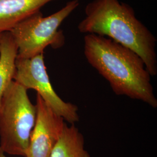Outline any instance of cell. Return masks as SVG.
Segmentation results:
<instances>
[{"label":"cell","instance_id":"obj_1","mask_svg":"<svg viewBox=\"0 0 157 157\" xmlns=\"http://www.w3.org/2000/svg\"><path fill=\"white\" fill-rule=\"evenodd\" d=\"M84 54L87 62L107 80L117 95L157 108L151 75L141 58L133 51L106 37L86 34Z\"/></svg>","mask_w":157,"mask_h":157},{"label":"cell","instance_id":"obj_2","mask_svg":"<svg viewBox=\"0 0 157 157\" xmlns=\"http://www.w3.org/2000/svg\"><path fill=\"white\" fill-rule=\"evenodd\" d=\"M79 22L82 33L106 37L140 57L151 75H157V39L136 16L133 8L119 0H92Z\"/></svg>","mask_w":157,"mask_h":157},{"label":"cell","instance_id":"obj_3","mask_svg":"<svg viewBox=\"0 0 157 157\" xmlns=\"http://www.w3.org/2000/svg\"><path fill=\"white\" fill-rule=\"evenodd\" d=\"M36 115L28 90L12 81L0 103V148L3 151L26 157Z\"/></svg>","mask_w":157,"mask_h":157},{"label":"cell","instance_id":"obj_4","mask_svg":"<svg viewBox=\"0 0 157 157\" xmlns=\"http://www.w3.org/2000/svg\"><path fill=\"white\" fill-rule=\"evenodd\" d=\"M79 5L78 0H71L48 17H44L40 11L17 23L9 32L17 44V58L37 56L48 46L54 49L62 47L65 38L59 28Z\"/></svg>","mask_w":157,"mask_h":157},{"label":"cell","instance_id":"obj_5","mask_svg":"<svg viewBox=\"0 0 157 157\" xmlns=\"http://www.w3.org/2000/svg\"><path fill=\"white\" fill-rule=\"evenodd\" d=\"M15 66V82L28 90H36L45 103L64 121L71 124L78 122V107L63 101L52 87L43 54L27 59L17 58Z\"/></svg>","mask_w":157,"mask_h":157},{"label":"cell","instance_id":"obj_6","mask_svg":"<svg viewBox=\"0 0 157 157\" xmlns=\"http://www.w3.org/2000/svg\"><path fill=\"white\" fill-rule=\"evenodd\" d=\"M36 107V120L26 157H50L66 123L38 94Z\"/></svg>","mask_w":157,"mask_h":157},{"label":"cell","instance_id":"obj_7","mask_svg":"<svg viewBox=\"0 0 157 157\" xmlns=\"http://www.w3.org/2000/svg\"><path fill=\"white\" fill-rule=\"evenodd\" d=\"M56 0H0V33L10 32L17 23Z\"/></svg>","mask_w":157,"mask_h":157},{"label":"cell","instance_id":"obj_8","mask_svg":"<svg viewBox=\"0 0 157 157\" xmlns=\"http://www.w3.org/2000/svg\"><path fill=\"white\" fill-rule=\"evenodd\" d=\"M17 48L9 32L0 33V103L16 70Z\"/></svg>","mask_w":157,"mask_h":157},{"label":"cell","instance_id":"obj_9","mask_svg":"<svg viewBox=\"0 0 157 157\" xmlns=\"http://www.w3.org/2000/svg\"><path fill=\"white\" fill-rule=\"evenodd\" d=\"M64 126L50 157H90L84 147V137L75 124Z\"/></svg>","mask_w":157,"mask_h":157},{"label":"cell","instance_id":"obj_10","mask_svg":"<svg viewBox=\"0 0 157 157\" xmlns=\"http://www.w3.org/2000/svg\"><path fill=\"white\" fill-rule=\"evenodd\" d=\"M5 152L2 150V149L0 148V157H7L5 155Z\"/></svg>","mask_w":157,"mask_h":157}]
</instances>
